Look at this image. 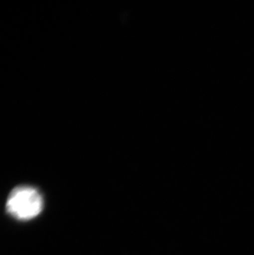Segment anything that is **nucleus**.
Wrapping results in <instances>:
<instances>
[{"instance_id":"f257e3e1","label":"nucleus","mask_w":254,"mask_h":255,"mask_svg":"<svg viewBox=\"0 0 254 255\" xmlns=\"http://www.w3.org/2000/svg\"><path fill=\"white\" fill-rule=\"evenodd\" d=\"M43 206V198L36 188L19 186L10 193L6 202V211L15 219L29 221L41 214Z\"/></svg>"}]
</instances>
